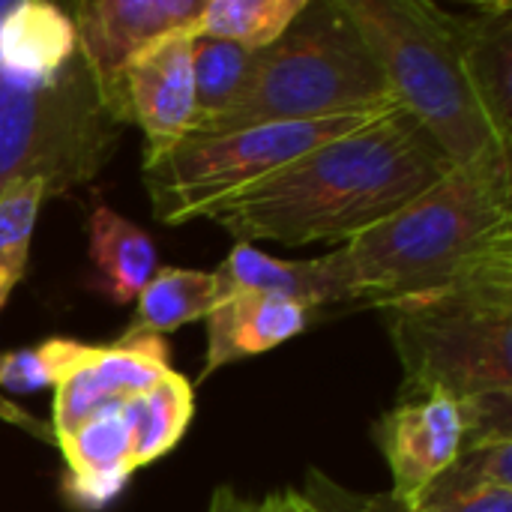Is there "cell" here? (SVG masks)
<instances>
[{
	"mask_svg": "<svg viewBox=\"0 0 512 512\" xmlns=\"http://www.w3.org/2000/svg\"><path fill=\"white\" fill-rule=\"evenodd\" d=\"M435 138L399 105L207 210L240 243H351L450 171Z\"/></svg>",
	"mask_w": 512,
	"mask_h": 512,
	"instance_id": "1",
	"label": "cell"
},
{
	"mask_svg": "<svg viewBox=\"0 0 512 512\" xmlns=\"http://www.w3.org/2000/svg\"><path fill=\"white\" fill-rule=\"evenodd\" d=\"M333 252L345 303L375 309L512 270L510 153L453 165L423 195Z\"/></svg>",
	"mask_w": 512,
	"mask_h": 512,
	"instance_id": "2",
	"label": "cell"
},
{
	"mask_svg": "<svg viewBox=\"0 0 512 512\" xmlns=\"http://www.w3.org/2000/svg\"><path fill=\"white\" fill-rule=\"evenodd\" d=\"M396 105L342 0H309L291 27L255 51L240 96L198 132L324 120Z\"/></svg>",
	"mask_w": 512,
	"mask_h": 512,
	"instance_id": "3",
	"label": "cell"
},
{
	"mask_svg": "<svg viewBox=\"0 0 512 512\" xmlns=\"http://www.w3.org/2000/svg\"><path fill=\"white\" fill-rule=\"evenodd\" d=\"M369 45L393 102L444 150L450 165H471L504 147L471 87L450 9L426 0H342Z\"/></svg>",
	"mask_w": 512,
	"mask_h": 512,
	"instance_id": "4",
	"label": "cell"
},
{
	"mask_svg": "<svg viewBox=\"0 0 512 512\" xmlns=\"http://www.w3.org/2000/svg\"><path fill=\"white\" fill-rule=\"evenodd\" d=\"M402 360L399 402L447 393L456 402L512 390V270L387 309Z\"/></svg>",
	"mask_w": 512,
	"mask_h": 512,
	"instance_id": "5",
	"label": "cell"
},
{
	"mask_svg": "<svg viewBox=\"0 0 512 512\" xmlns=\"http://www.w3.org/2000/svg\"><path fill=\"white\" fill-rule=\"evenodd\" d=\"M117 129L78 54L42 81L0 75V192L18 180H42L45 195H63L93 180Z\"/></svg>",
	"mask_w": 512,
	"mask_h": 512,
	"instance_id": "6",
	"label": "cell"
},
{
	"mask_svg": "<svg viewBox=\"0 0 512 512\" xmlns=\"http://www.w3.org/2000/svg\"><path fill=\"white\" fill-rule=\"evenodd\" d=\"M393 108V105H390ZM387 108L324 120L261 123L231 132H192L159 156L144 159L150 204L165 225L204 219L216 204L273 177L309 150L354 132Z\"/></svg>",
	"mask_w": 512,
	"mask_h": 512,
	"instance_id": "7",
	"label": "cell"
},
{
	"mask_svg": "<svg viewBox=\"0 0 512 512\" xmlns=\"http://www.w3.org/2000/svg\"><path fill=\"white\" fill-rule=\"evenodd\" d=\"M204 3L207 0H87L72 9L78 57L117 123H129L126 69L162 39L195 33Z\"/></svg>",
	"mask_w": 512,
	"mask_h": 512,
	"instance_id": "8",
	"label": "cell"
},
{
	"mask_svg": "<svg viewBox=\"0 0 512 512\" xmlns=\"http://www.w3.org/2000/svg\"><path fill=\"white\" fill-rule=\"evenodd\" d=\"M39 351L45 357L54 387V444L72 435L102 405L126 402L150 390L171 372L168 348L162 339L99 348L57 336L42 342Z\"/></svg>",
	"mask_w": 512,
	"mask_h": 512,
	"instance_id": "9",
	"label": "cell"
},
{
	"mask_svg": "<svg viewBox=\"0 0 512 512\" xmlns=\"http://www.w3.org/2000/svg\"><path fill=\"white\" fill-rule=\"evenodd\" d=\"M462 411L447 393L399 402L375 426V441L393 474V501L405 510L456 462L462 453Z\"/></svg>",
	"mask_w": 512,
	"mask_h": 512,
	"instance_id": "10",
	"label": "cell"
},
{
	"mask_svg": "<svg viewBox=\"0 0 512 512\" xmlns=\"http://www.w3.org/2000/svg\"><path fill=\"white\" fill-rule=\"evenodd\" d=\"M192 36L177 33L144 51L126 69L129 120L144 129V159L165 153L195 132V81H192Z\"/></svg>",
	"mask_w": 512,
	"mask_h": 512,
	"instance_id": "11",
	"label": "cell"
},
{
	"mask_svg": "<svg viewBox=\"0 0 512 512\" xmlns=\"http://www.w3.org/2000/svg\"><path fill=\"white\" fill-rule=\"evenodd\" d=\"M219 300L231 294H264L297 303L309 312L345 303V282L336 252L312 261L273 258L252 243H237L228 258L213 270Z\"/></svg>",
	"mask_w": 512,
	"mask_h": 512,
	"instance_id": "12",
	"label": "cell"
},
{
	"mask_svg": "<svg viewBox=\"0 0 512 512\" xmlns=\"http://www.w3.org/2000/svg\"><path fill=\"white\" fill-rule=\"evenodd\" d=\"M477 102L495 132L512 144V3H483L471 15L450 12Z\"/></svg>",
	"mask_w": 512,
	"mask_h": 512,
	"instance_id": "13",
	"label": "cell"
},
{
	"mask_svg": "<svg viewBox=\"0 0 512 512\" xmlns=\"http://www.w3.org/2000/svg\"><path fill=\"white\" fill-rule=\"evenodd\" d=\"M309 318V309L264 294L222 297L207 315V366L201 381L228 363L273 351L300 336L309 327Z\"/></svg>",
	"mask_w": 512,
	"mask_h": 512,
	"instance_id": "14",
	"label": "cell"
},
{
	"mask_svg": "<svg viewBox=\"0 0 512 512\" xmlns=\"http://www.w3.org/2000/svg\"><path fill=\"white\" fill-rule=\"evenodd\" d=\"M78 54L72 18L45 0H15L0 21V75L42 81Z\"/></svg>",
	"mask_w": 512,
	"mask_h": 512,
	"instance_id": "15",
	"label": "cell"
},
{
	"mask_svg": "<svg viewBox=\"0 0 512 512\" xmlns=\"http://www.w3.org/2000/svg\"><path fill=\"white\" fill-rule=\"evenodd\" d=\"M219 303L216 279L204 270L159 267L138 294V312L114 345H138L201 321Z\"/></svg>",
	"mask_w": 512,
	"mask_h": 512,
	"instance_id": "16",
	"label": "cell"
},
{
	"mask_svg": "<svg viewBox=\"0 0 512 512\" xmlns=\"http://www.w3.org/2000/svg\"><path fill=\"white\" fill-rule=\"evenodd\" d=\"M90 258L102 291L114 303L138 300L141 288L159 270V255L150 234L105 204L90 213Z\"/></svg>",
	"mask_w": 512,
	"mask_h": 512,
	"instance_id": "17",
	"label": "cell"
},
{
	"mask_svg": "<svg viewBox=\"0 0 512 512\" xmlns=\"http://www.w3.org/2000/svg\"><path fill=\"white\" fill-rule=\"evenodd\" d=\"M123 405L132 426V468L138 471L180 444L195 414V393L192 384L171 369L159 384L126 399Z\"/></svg>",
	"mask_w": 512,
	"mask_h": 512,
	"instance_id": "18",
	"label": "cell"
},
{
	"mask_svg": "<svg viewBox=\"0 0 512 512\" xmlns=\"http://www.w3.org/2000/svg\"><path fill=\"white\" fill-rule=\"evenodd\" d=\"M306 3L309 0H207L195 33L261 51L291 27Z\"/></svg>",
	"mask_w": 512,
	"mask_h": 512,
	"instance_id": "19",
	"label": "cell"
},
{
	"mask_svg": "<svg viewBox=\"0 0 512 512\" xmlns=\"http://www.w3.org/2000/svg\"><path fill=\"white\" fill-rule=\"evenodd\" d=\"M69 474L132 471V426L123 402H108L93 411L72 435L57 441Z\"/></svg>",
	"mask_w": 512,
	"mask_h": 512,
	"instance_id": "20",
	"label": "cell"
},
{
	"mask_svg": "<svg viewBox=\"0 0 512 512\" xmlns=\"http://www.w3.org/2000/svg\"><path fill=\"white\" fill-rule=\"evenodd\" d=\"M255 51L240 48L234 42L210 39V36H192V81H195V132L204 129L210 120H216L222 111L231 108V102L240 96Z\"/></svg>",
	"mask_w": 512,
	"mask_h": 512,
	"instance_id": "21",
	"label": "cell"
},
{
	"mask_svg": "<svg viewBox=\"0 0 512 512\" xmlns=\"http://www.w3.org/2000/svg\"><path fill=\"white\" fill-rule=\"evenodd\" d=\"M45 198L42 180H18L0 192V312L27 270L33 228Z\"/></svg>",
	"mask_w": 512,
	"mask_h": 512,
	"instance_id": "22",
	"label": "cell"
},
{
	"mask_svg": "<svg viewBox=\"0 0 512 512\" xmlns=\"http://www.w3.org/2000/svg\"><path fill=\"white\" fill-rule=\"evenodd\" d=\"M489 486H512V441L465 447L456 456V462L423 492L414 510L435 507V504H444V501H453V498H462L468 492L489 489Z\"/></svg>",
	"mask_w": 512,
	"mask_h": 512,
	"instance_id": "23",
	"label": "cell"
},
{
	"mask_svg": "<svg viewBox=\"0 0 512 512\" xmlns=\"http://www.w3.org/2000/svg\"><path fill=\"white\" fill-rule=\"evenodd\" d=\"M459 411H462V429H465L462 450L512 441V390L477 393V396L459 399Z\"/></svg>",
	"mask_w": 512,
	"mask_h": 512,
	"instance_id": "24",
	"label": "cell"
},
{
	"mask_svg": "<svg viewBox=\"0 0 512 512\" xmlns=\"http://www.w3.org/2000/svg\"><path fill=\"white\" fill-rule=\"evenodd\" d=\"M132 471H108V474H66L63 495L78 510H102L108 507L123 486L129 483Z\"/></svg>",
	"mask_w": 512,
	"mask_h": 512,
	"instance_id": "25",
	"label": "cell"
},
{
	"mask_svg": "<svg viewBox=\"0 0 512 512\" xmlns=\"http://www.w3.org/2000/svg\"><path fill=\"white\" fill-rule=\"evenodd\" d=\"M45 387H51V375L39 348H24L0 357V390L39 393Z\"/></svg>",
	"mask_w": 512,
	"mask_h": 512,
	"instance_id": "26",
	"label": "cell"
},
{
	"mask_svg": "<svg viewBox=\"0 0 512 512\" xmlns=\"http://www.w3.org/2000/svg\"><path fill=\"white\" fill-rule=\"evenodd\" d=\"M414 512H512V486H489Z\"/></svg>",
	"mask_w": 512,
	"mask_h": 512,
	"instance_id": "27",
	"label": "cell"
},
{
	"mask_svg": "<svg viewBox=\"0 0 512 512\" xmlns=\"http://www.w3.org/2000/svg\"><path fill=\"white\" fill-rule=\"evenodd\" d=\"M0 420L3 423H12V426H21L24 432H30L33 438H39V441H48V444H54V435H51V426H45V423H39L36 417H30V414H24L21 408H15L9 399H3L0 396Z\"/></svg>",
	"mask_w": 512,
	"mask_h": 512,
	"instance_id": "28",
	"label": "cell"
},
{
	"mask_svg": "<svg viewBox=\"0 0 512 512\" xmlns=\"http://www.w3.org/2000/svg\"><path fill=\"white\" fill-rule=\"evenodd\" d=\"M210 512H255V507H249L246 501H240L234 495V489L219 486L216 495H213V501H210Z\"/></svg>",
	"mask_w": 512,
	"mask_h": 512,
	"instance_id": "29",
	"label": "cell"
},
{
	"mask_svg": "<svg viewBox=\"0 0 512 512\" xmlns=\"http://www.w3.org/2000/svg\"><path fill=\"white\" fill-rule=\"evenodd\" d=\"M255 512H306V501H267Z\"/></svg>",
	"mask_w": 512,
	"mask_h": 512,
	"instance_id": "30",
	"label": "cell"
},
{
	"mask_svg": "<svg viewBox=\"0 0 512 512\" xmlns=\"http://www.w3.org/2000/svg\"><path fill=\"white\" fill-rule=\"evenodd\" d=\"M12 3H15V0H0V21L6 18V12L12 9Z\"/></svg>",
	"mask_w": 512,
	"mask_h": 512,
	"instance_id": "31",
	"label": "cell"
},
{
	"mask_svg": "<svg viewBox=\"0 0 512 512\" xmlns=\"http://www.w3.org/2000/svg\"><path fill=\"white\" fill-rule=\"evenodd\" d=\"M306 512H318V510H315V504H306Z\"/></svg>",
	"mask_w": 512,
	"mask_h": 512,
	"instance_id": "32",
	"label": "cell"
},
{
	"mask_svg": "<svg viewBox=\"0 0 512 512\" xmlns=\"http://www.w3.org/2000/svg\"><path fill=\"white\" fill-rule=\"evenodd\" d=\"M393 504H396V501H393ZM393 512H408V510H405V507H399V504H396V510H393Z\"/></svg>",
	"mask_w": 512,
	"mask_h": 512,
	"instance_id": "33",
	"label": "cell"
}]
</instances>
